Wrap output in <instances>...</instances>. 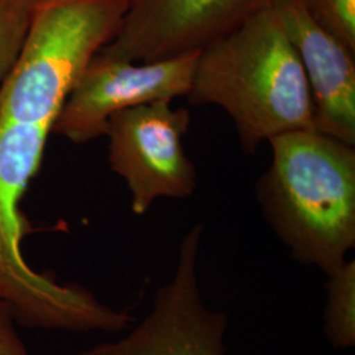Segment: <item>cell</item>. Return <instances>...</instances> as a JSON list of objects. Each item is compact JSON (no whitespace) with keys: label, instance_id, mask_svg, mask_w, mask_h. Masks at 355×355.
<instances>
[{"label":"cell","instance_id":"cell-1","mask_svg":"<svg viewBox=\"0 0 355 355\" xmlns=\"http://www.w3.org/2000/svg\"><path fill=\"white\" fill-rule=\"evenodd\" d=\"M187 98L223 108L246 153L315 129L303 66L272 4L199 51Z\"/></svg>","mask_w":355,"mask_h":355},{"label":"cell","instance_id":"cell-2","mask_svg":"<svg viewBox=\"0 0 355 355\" xmlns=\"http://www.w3.org/2000/svg\"><path fill=\"white\" fill-rule=\"evenodd\" d=\"M268 142L255 187L263 216L296 262L328 277L355 246V146L315 129Z\"/></svg>","mask_w":355,"mask_h":355},{"label":"cell","instance_id":"cell-3","mask_svg":"<svg viewBox=\"0 0 355 355\" xmlns=\"http://www.w3.org/2000/svg\"><path fill=\"white\" fill-rule=\"evenodd\" d=\"M51 130L0 125V299L29 329L120 333L135 318L102 303L79 283H61L28 263L23 240L31 227L21 211L28 184L40 168Z\"/></svg>","mask_w":355,"mask_h":355},{"label":"cell","instance_id":"cell-4","mask_svg":"<svg viewBox=\"0 0 355 355\" xmlns=\"http://www.w3.org/2000/svg\"><path fill=\"white\" fill-rule=\"evenodd\" d=\"M130 0H38L24 48L0 85V125L51 132L89 62L114 38Z\"/></svg>","mask_w":355,"mask_h":355},{"label":"cell","instance_id":"cell-5","mask_svg":"<svg viewBox=\"0 0 355 355\" xmlns=\"http://www.w3.org/2000/svg\"><path fill=\"white\" fill-rule=\"evenodd\" d=\"M191 114L171 102L149 103L114 114L105 129L108 161L130 192V207L145 215L155 200L186 199L196 190V168L183 137Z\"/></svg>","mask_w":355,"mask_h":355},{"label":"cell","instance_id":"cell-6","mask_svg":"<svg viewBox=\"0 0 355 355\" xmlns=\"http://www.w3.org/2000/svg\"><path fill=\"white\" fill-rule=\"evenodd\" d=\"M203 232L195 224L184 234L175 271L157 290L140 324L116 341L70 355H227L228 318L204 303L198 279Z\"/></svg>","mask_w":355,"mask_h":355},{"label":"cell","instance_id":"cell-7","mask_svg":"<svg viewBox=\"0 0 355 355\" xmlns=\"http://www.w3.org/2000/svg\"><path fill=\"white\" fill-rule=\"evenodd\" d=\"M199 51L133 62L98 53L69 94L51 132L74 144L105 135L110 119L128 108L187 96Z\"/></svg>","mask_w":355,"mask_h":355},{"label":"cell","instance_id":"cell-8","mask_svg":"<svg viewBox=\"0 0 355 355\" xmlns=\"http://www.w3.org/2000/svg\"><path fill=\"white\" fill-rule=\"evenodd\" d=\"M274 0H130L114 38L99 51L133 62L191 51L241 26Z\"/></svg>","mask_w":355,"mask_h":355},{"label":"cell","instance_id":"cell-9","mask_svg":"<svg viewBox=\"0 0 355 355\" xmlns=\"http://www.w3.org/2000/svg\"><path fill=\"white\" fill-rule=\"evenodd\" d=\"M313 103L315 129L355 146V51L330 35L299 0H274Z\"/></svg>","mask_w":355,"mask_h":355},{"label":"cell","instance_id":"cell-10","mask_svg":"<svg viewBox=\"0 0 355 355\" xmlns=\"http://www.w3.org/2000/svg\"><path fill=\"white\" fill-rule=\"evenodd\" d=\"M324 333L336 349L355 345V262L346 259L325 283Z\"/></svg>","mask_w":355,"mask_h":355},{"label":"cell","instance_id":"cell-11","mask_svg":"<svg viewBox=\"0 0 355 355\" xmlns=\"http://www.w3.org/2000/svg\"><path fill=\"white\" fill-rule=\"evenodd\" d=\"M38 0H0V85L24 48Z\"/></svg>","mask_w":355,"mask_h":355},{"label":"cell","instance_id":"cell-12","mask_svg":"<svg viewBox=\"0 0 355 355\" xmlns=\"http://www.w3.org/2000/svg\"><path fill=\"white\" fill-rule=\"evenodd\" d=\"M312 19L355 51V0H299Z\"/></svg>","mask_w":355,"mask_h":355},{"label":"cell","instance_id":"cell-13","mask_svg":"<svg viewBox=\"0 0 355 355\" xmlns=\"http://www.w3.org/2000/svg\"><path fill=\"white\" fill-rule=\"evenodd\" d=\"M17 325L11 306L0 299V355H29Z\"/></svg>","mask_w":355,"mask_h":355}]
</instances>
